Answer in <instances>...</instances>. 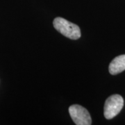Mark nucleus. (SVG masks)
Wrapping results in <instances>:
<instances>
[{
    "instance_id": "4",
    "label": "nucleus",
    "mask_w": 125,
    "mask_h": 125,
    "mask_svg": "<svg viewBox=\"0 0 125 125\" xmlns=\"http://www.w3.org/2000/svg\"><path fill=\"white\" fill-rule=\"evenodd\" d=\"M125 70V54L118 56L112 61L109 65V72L115 75Z\"/></svg>"
},
{
    "instance_id": "3",
    "label": "nucleus",
    "mask_w": 125,
    "mask_h": 125,
    "mask_svg": "<svg viewBox=\"0 0 125 125\" xmlns=\"http://www.w3.org/2000/svg\"><path fill=\"white\" fill-rule=\"evenodd\" d=\"M69 113L76 125H90L92 124L89 112L80 105L74 104L70 106L69 108Z\"/></svg>"
},
{
    "instance_id": "1",
    "label": "nucleus",
    "mask_w": 125,
    "mask_h": 125,
    "mask_svg": "<svg viewBox=\"0 0 125 125\" xmlns=\"http://www.w3.org/2000/svg\"><path fill=\"white\" fill-rule=\"evenodd\" d=\"M54 28L62 35L72 40H77L81 37V30L76 24L62 18L54 19Z\"/></svg>"
},
{
    "instance_id": "2",
    "label": "nucleus",
    "mask_w": 125,
    "mask_h": 125,
    "mask_svg": "<svg viewBox=\"0 0 125 125\" xmlns=\"http://www.w3.org/2000/svg\"><path fill=\"white\" fill-rule=\"evenodd\" d=\"M124 106V99L120 94H113L106 99L104 108V117L110 120L115 117L121 111Z\"/></svg>"
}]
</instances>
